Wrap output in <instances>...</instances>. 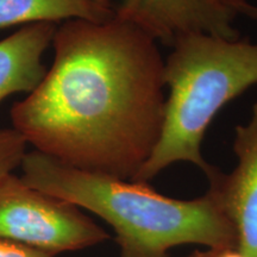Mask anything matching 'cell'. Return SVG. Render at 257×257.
<instances>
[{"label":"cell","instance_id":"obj_1","mask_svg":"<svg viewBox=\"0 0 257 257\" xmlns=\"http://www.w3.org/2000/svg\"><path fill=\"white\" fill-rule=\"evenodd\" d=\"M54 61L34 92L11 108L28 146L63 165L136 178L165 119L159 43L115 18L57 24Z\"/></svg>","mask_w":257,"mask_h":257},{"label":"cell","instance_id":"obj_2","mask_svg":"<svg viewBox=\"0 0 257 257\" xmlns=\"http://www.w3.org/2000/svg\"><path fill=\"white\" fill-rule=\"evenodd\" d=\"M25 184L98 216L113 229L120 257H168L173 248H238L232 223L210 188L195 199L161 194L147 182L63 165L36 150L22 161Z\"/></svg>","mask_w":257,"mask_h":257},{"label":"cell","instance_id":"obj_3","mask_svg":"<svg viewBox=\"0 0 257 257\" xmlns=\"http://www.w3.org/2000/svg\"><path fill=\"white\" fill-rule=\"evenodd\" d=\"M170 48L162 133L134 181L149 184L180 162L194 165L208 178L216 169L202 155L208 126L225 105L257 85V42L194 34Z\"/></svg>","mask_w":257,"mask_h":257},{"label":"cell","instance_id":"obj_4","mask_svg":"<svg viewBox=\"0 0 257 257\" xmlns=\"http://www.w3.org/2000/svg\"><path fill=\"white\" fill-rule=\"evenodd\" d=\"M0 238L55 257L99 245L110 233L80 207L11 173L0 176Z\"/></svg>","mask_w":257,"mask_h":257},{"label":"cell","instance_id":"obj_5","mask_svg":"<svg viewBox=\"0 0 257 257\" xmlns=\"http://www.w3.org/2000/svg\"><path fill=\"white\" fill-rule=\"evenodd\" d=\"M115 18L140 28L157 43L172 47L194 34L237 40V0H94Z\"/></svg>","mask_w":257,"mask_h":257},{"label":"cell","instance_id":"obj_6","mask_svg":"<svg viewBox=\"0 0 257 257\" xmlns=\"http://www.w3.org/2000/svg\"><path fill=\"white\" fill-rule=\"evenodd\" d=\"M232 149L236 167L230 174L214 169L208 188L236 230L239 251L257 257V102L248 123L236 126Z\"/></svg>","mask_w":257,"mask_h":257},{"label":"cell","instance_id":"obj_7","mask_svg":"<svg viewBox=\"0 0 257 257\" xmlns=\"http://www.w3.org/2000/svg\"><path fill=\"white\" fill-rule=\"evenodd\" d=\"M57 24L23 25L0 41V102L16 93L34 92L47 74L43 55L53 43Z\"/></svg>","mask_w":257,"mask_h":257},{"label":"cell","instance_id":"obj_8","mask_svg":"<svg viewBox=\"0 0 257 257\" xmlns=\"http://www.w3.org/2000/svg\"><path fill=\"white\" fill-rule=\"evenodd\" d=\"M111 10L94 0H0V30L31 23L60 24L69 19L105 22Z\"/></svg>","mask_w":257,"mask_h":257},{"label":"cell","instance_id":"obj_9","mask_svg":"<svg viewBox=\"0 0 257 257\" xmlns=\"http://www.w3.org/2000/svg\"><path fill=\"white\" fill-rule=\"evenodd\" d=\"M27 149V141L14 127L0 128V176L21 168Z\"/></svg>","mask_w":257,"mask_h":257},{"label":"cell","instance_id":"obj_10","mask_svg":"<svg viewBox=\"0 0 257 257\" xmlns=\"http://www.w3.org/2000/svg\"><path fill=\"white\" fill-rule=\"evenodd\" d=\"M0 257H54L40 250L0 238Z\"/></svg>","mask_w":257,"mask_h":257},{"label":"cell","instance_id":"obj_11","mask_svg":"<svg viewBox=\"0 0 257 257\" xmlns=\"http://www.w3.org/2000/svg\"><path fill=\"white\" fill-rule=\"evenodd\" d=\"M187 257H245L238 248H205L197 250Z\"/></svg>","mask_w":257,"mask_h":257},{"label":"cell","instance_id":"obj_12","mask_svg":"<svg viewBox=\"0 0 257 257\" xmlns=\"http://www.w3.org/2000/svg\"><path fill=\"white\" fill-rule=\"evenodd\" d=\"M238 15H244L250 19L257 21V6L250 4L246 0H243L242 3L238 5Z\"/></svg>","mask_w":257,"mask_h":257},{"label":"cell","instance_id":"obj_13","mask_svg":"<svg viewBox=\"0 0 257 257\" xmlns=\"http://www.w3.org/2000/svg\"><path fill=\"white\" fill-rule=\"evenodd\" d=\"M237 2H242V0H237Z\"/></svg>","mask_w":257,"mask_h":257}]
</instances>
